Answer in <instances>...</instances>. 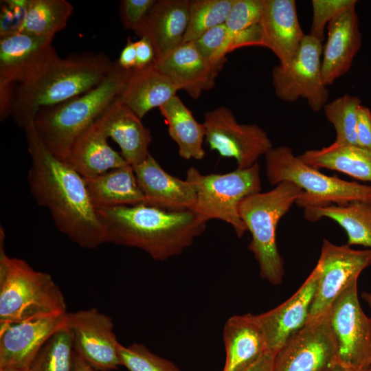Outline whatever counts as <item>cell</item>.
I'll return each instance as SVG.
<instances>
[{"label": "cell", "instance_id": "6da1fadb", "mask_svg": "<svg viewBox=\"0 0 371 371\" xmlns=\"http://www.w3.org/2000/svg\"><path fill=\"white\" fill-rule=\"evenodd\" d=\"M24 130L32 161L27 180L36 202L49 211L57 228L78 246L94 249L105 243L85 178L49 152L32 122Z\"/></svg>", "mask_w": 371, "mask_h": 371}, {"label": "cell", "instance_id": "7a4b0ae2", "mask_svg": "<svg viewBox=\"0 0 371 371\" xmlns=\"http://www.w3.org/2000/svg\"><path fill=\"white\" fill-rule=\"evenodd\" d=\"M115 62L102 53L54 56L23 80L0 85V118L19 127L33 122L39 109L85 93L99 85Z\"/></svg>", "mask_w": 371, "mask_h": 371}, {"label": "cell", "instance_id": "3957f363", "mask_svg": "<svg viewBox=\"0 0 371 371\" xmlns=\"http://www.w3.org/2000/svg\"><path fill=\"white\" fill-rule=\"evenodd\" d=\"M97 213L105 243L141 249L160 261L191 246L207 223L192 210H170L144 203L99 209Z\"/></svg>", "mask_w": 371, "mask_h": 371}, {"label": "cell", "instance_id": "277c9868", "mask_svg": "<svg viewBox=\"0 0 371 371\" xmlns=\"http://www.w3.org/2000/svg\"><path fill=\"white\" fill-rule=\"evenodd\" d=\"M132 70L115 62L112 70L96 87L60 104L39 109L32 123L49 152L67 161L77 138L119 98Z\"/></svg>", "mask_w": 371, "mask_h": 371}, {"label": "cell", "instance_id": "5b68a950", "mask_svg": "<svg viewBox=\"0 0 371 371\" xmlns=\"http://www.w3.org/2000/svg\"><path fill=\"white\" fill-rule=\"evenodd\" d=\"M5 232L0 228V326L66 313L65 297L47 273L26 261L8 256Z\"/></svg>", "mask_w": 371, "mask_h": 371}, {"label": "cell", "instance_id": "8992f818", "mask_svg": "<svg viewBox=\"0 0 371 371\" xmlns=\"http://www.w3.org/2000/svg\"><path fill=\"white\" fill-rule=\"evenodd\" d=\"M304 192L297 185L283 181L268 192L247 196L239 205L240 216L251 235L248 249L258 263L261 278L273 285L281 284L284 272L276 244L277 225Z\"/></svg>", "mask_w": 371, "mask_h": 371}, {"label": "cell", "instance_id": "52a82bcc", "mask_svg": "<svg viewBox=\"0 0 371 371\" xmlns=\"http://www.w3.org/2000/svg\"><path fill=\"white\" fill-rule=\"evenodd\" d=\"M265 157L266 175L271 186L290 181L304 191L295 202L299 207L332 203L344 205L353 201L371 203V186L326 175L295 156L289 146L273 147Z\"/></svg>", "mask_w": 371, "mask_h": 371}, {"label": "cell", "instance_id": "ba28073f", "mask_svg": "<svg viewBox=\"0 0 371 371\" xmlns=\"http://www.w3.org/2000/svg\"><path fill=\"white\" fill-rule=\"evenodd\" d=\"M186 179L196 192L192 211L207 222L218 219L229 224L239 238L244 235L247 229L240 216L238 207L243 199L262 190L258 162L250 168H236L225 174L202 175L190 167Z\"/></svg>", "mask_w": 371, "mask_h": 371}, {"label": "cell", "instance_id": "9c48e42d", "mask_svg": "<svg viewBox=\"0 0 371 371\" xmlns=\"http://www.w3.org/2000/svg\"><path fill=\"white\" fill-rule=\"evenodd\" d=\"M357 281L350 283L334 300L326 313L344 367L367 370L371 368V318L361 307Z\"/></svg>", "mask_w": 371, "mask_h": 371}, {"label": "cell", "instance_id": "30bf717a", "mask_svg": "<svg viewBox=\"0 0 371 371\" xmlns=\"http://www.w3.org/2000/svg\"><path fill=\"white\" fill-rule=\"evenodd\" d=\"M322 48L321 41L305 34L293 59L273 68L272 83L279 99L293 102L304 98L315 112L324 107L329 91L322 74Z\"/></svg>", "mask_w": 371, "mask_h": 371}, {"label": "cell", "instance_id": "8fae6325", "mask_svg": "<svg viewBox=\"0 0 371 371\" xmlns=\"http://www.w3.org/2000/svg\"><path fill=\"white\" fill-rule=\"evenodd\" d=\"M203 124L210 150H216L223 157L235 159L237 168L251 167L273 148L264 129L257 124L238 122L225 106L205 112Z\"/></svg>", "mask_w": 371, "mask_h": 371}, {"label": "cell", "instance_id": "7c38bea8", "mask_svg": "<svg viewBox=\"0 0 371 371\" xmlns=\"http://www.w3.org/2000/svg\"><path fill=\"white\" fill-rule=\"evenodd\" d=\"M370 265L371 249L357 250L324 238L316 265L319 277L308 322L326 315L338 295Z\"/></svg>", "mask_w": 371, "mask_h": 371}, {"label": "cell", "instance_id": "4fadbf2b", "mask_svg": "<svg viewBox=\"0 0 371 371\" xmlns=\"http://www.w3.org/2000/svg\"><path fill=\"white\" fill-rule=\"evenodd\" d=\"M339 365L326 315L307 324L276 352L272 371H330Z\"/></svg>", "mask_w": 371, "mask_h": 371}, {"label": "cell", "instance_id": "5bb4252c", "mask_svg": "<svg viewBox=\"0 0 371 371\" xmlns=\"http://www.w3.org/2000/svg\"><path fill=\"white\" fill-rule=\"evenodd\" d=\"M74 350L97 371L121 366L119 346L111 318L96 308L67 313Z\"/></svg>", "mask_w": 371, "mask_h": 371}, {"label": "cell", "instance_id": "9a60e30c", "mask_svg": "<svg viewBox=\"0 0 371 371\" xmlns=\"http://www.w3.org/2000/svg\"><path fill=\"white\" fill-rule=\"evenodd\" d=\"M67 313H55L0 326V369L29 370L47 339L67 324Z\"/></svg>", "mask_w": 371, "mask_h": 371}, {"label": "cell", "instance_id": "2e32d148", "mask_svg": "<svg viewBox=\"0 0 371 371\" xmlns=\"http://www.w3.org/2000/svg\"><path fill=\"white\" fill-rule=\"evenodd\" d=\"M319 271L315 266L299 289L280 306L259 315L267 350L277 352L308 322L317 286Z\"/></svg>", "mask_w": 371, "mask_h": 371}, {"label": "cell", "instance_id": "e0dca14e", "mask_svg": "<svg viewBox=\"0 0 371 371\" xmlns=\"http://www.w3.org/2000/svg\"><path fill=\"white\" fill-rule=\"evenodd\" d=\"M225 63H213L204 58L193 41L179 47L155 60L153 65L166 74L178 90L196 99L213 88Z\"/></svg>", "mask_w": 371, "mask_h": 371}, {"label": "cell", "instance_id": "ac0fdd59", "mask_svg": "<svg viewBox=\"0 0 371 371\" xmlns=\"http://www.w3.org/2000/svg\"><path fill=\"white\" fill-rule=\"evenodd\" d=\"M259 25L263 47L269 49L282 65L296 55L305 36L301 28L294 0H263Z\"/></svg>", "mask_w": 371, "mask_h": 371}, {"label": "cell", "instance_id": "d6986e66", "mask_svg": "<svg viewBox=\"0 0 371 371\" xmlns=\"http://www.w3.org/2000/svg\"><path fill=\"white\" fill-rule=\"evenodd\" d=\"M54 38L26 32L0 40V85L20 81L57 54Z\"/></svg>", "mask_w": 371, "mask_h": 371}, {"label": "cell", "instance_id": "ffe728a7", "mask_svg": "<svg viewBox=\"0 0 371 371\" xmlns=\"http://www.w3.org/2000/svg\"><path fill=\"white\" fill-rule=\"evenodd\" d=\"M353 5L327 25V40L322 48V74L326 86L347 73L361 45L359 19Z\"/></svg>", "mask_w": 371, "mask_h": 371}, {"label": "cell", "instance_id": "44dd1931", "mask_svg": "<svg viewBox=\"0 0 371 371\" xmlns=\"http://www.w3.org/2000/svg\"><path fill=\"white\" fill-rule=\"evenodd\" d=\"M133 168L146 204L170 210H193L196 195L192 185L165 171L150 154Z\"/></svg>", "mask_w": 371, "mask_h": 371}, {"label": "cell", "instance_id": "7402d4cb", "mask_svg": "<svg viewBox=\"0 0 371 371\" xmlns=\"http://www.w3.org/2000/svg\"><path fill=\"white\" fill-rule=\"evenodd\" d=\"M106 134L121 149V155L132 167L142 162L150 155L148 146L152 135L141 119L118 98L98 119Z\"/></svg>", "mask_w": 371, "mask_h": 371}, {"label": "cell", "instance_id": "603a6c76", "mask_svg": "<svg viewBox=\"0 0 371 371\" xmlns=\"http://www.w3.org/2000/svg\"><path fill=\"white\" fill-rule=\"evenodd\" d=\"M226 358L223 371H245L267 351L266 338L257 315L230 317L223 328Z\"/></svg>", "mask_w": 371, "mask_h": 371}, {"label": "cell", "instance_id": "cb8c5ba5", "mask_svg": "<svg viewBox=\"0 0 371 371\" xmlns=\"http://www.w3.org/2000/svg\"><path fill=\"white\" fill-rule=\"evenodd\" d=\"M188 22L189 0L156 1L139 34L150 41L155 52V61L183 43Z\"/></svg>", "mask_w": 371, "mask_h": 371}, {"label": "cell", "instance_id": "d4e9b609", "mask_svg": "<svg viewBox=\"0 0 371 371\" xmlns=\"http://www.w3.org/2000/svg\"><path fill=\"white\" fill-rule=\"evenodd\" d=\"M107 139L95 121L77 138L66 162L86 179L129 165Z\"/></svg>", "mask_w": 371, "mask_h": 371}, {"label": "cell", "instance_id": "484cf974", "mask_svg": "<svg viewBox=\"0 0 371 371\" xmlns=\"http://www.w3.org/2000/svg\"><path fill=\"white\" fill-rule=\"evenodd\" d=\"M179 91L171 80L153 64L132 70L118 99L140 119L160 107Z\"/></svg>", "mask_w": 371, "mask_h": 371}, {"label": "cell", "instance_id": "4316f807", "mask_svg": "<svg viewBox=\"0 0 371 371\" xmlns=\"http://www.w3.org/2000/svg\"><path fill=\"white\" fill-rule=\"evenodd\" d=\"M85 179L96 210L146 204V197L130 165Z\"/></svg>", "mask_w": 371, "mask_h": 371}, {"label": "cell", "instance_id": "83f0119b", "mask_svg": "<svg viewBox=\"0 0 371 371\" xmlns=\"http://www.w3.org/2000/svg\"><path fill=\"white\" fill-rule=\"evenodd\" d=\"M298 157L315 169L336 170L371 182V150L358 145L334 142L321 149L306 150Z\"/></svg>", "mask_w": 371, "mask_h": 371}, {"label": "cell", "instance_id": "f1b7e54d", "mask_svg": "<svg viewBox=\"0 0 371 371\" xmlns=\"http://www.w3.org/2000/svg\"><path fill=\"white\" fill-rule=\"evenodd\" d=\"M159 109L168 126L169 135L177 144L181 157L187 160L202 159L205 155L203 142L205 128L203 123L194 119L192 112L177 95Z\"/></svg>", "mask_w": 371, "mask_h": 371}, {"label": "cell", "instance_id": "f546056e", "mask_svg": "<svg viewBox=\"0 0 371 371\" xmlns=\"http://www.w3.org/2000/svg\"><path fill=\"white\" fill-rule=\"evenodd\" d=\"M304 210L308 221L328 218L337 223L348 236V245L371 249V203L353 201L344 205L307 206Z\"/></svg>", "mask_w": 371, "mask_h": 371}, {"label": "cell", "instance_id": "4dcf8cb0", "mask_svg": "<svg viewBox=\"0 0 371 371\" xmlns=\"http://www.w3.org/2000/svg\"><path fill=\"white\" fill-rule=\"evenodd\" d=\"M73 10L65 0H28L22 32L54 38L66 27Z\"/></svg>", "mask_w": 371, "mask_h": 371}, {"label": "cell", "instance_id": "1f68e13d", "mask_svg": "<svg viewBox=\"0 0 371 371\" xmlns=\"http://www.w3.org/2000/svg\"><path fill=\"white\" fill-rule=\"evenodd\" d=\"M74 352L71 334L66 324L42 346L29 371H72Z\"/></svg>", "mask_w": 371, "mask_h": 371}, {"label": "cell", "instance_id": "d6a6232c", "mask_svg": "<svg viewBox=\"0 0 371 371\" xmlns=\"http://www.w3.org/2000/svg\"><path fill=\"white\" fill-rule=\"evenodd\" d=\"M234 0L189 1V22L183 43L194 41L205 32L224 24Z\"/></svg>", "mask_w": 371, "mask_h": 371}, {"label": "cell", "instance_id": "836d02e7", "mask_svg": "<svg viewBox=\"0 0 371 371\" xmlns=\"http://www.w3.org/2000/svg\"><path fill=\"white\" fill-rule=\"evenodd\" d=\"M360 99L355 95L345 94L323 108L326 119L336 131L337 143L357 144L356 126Z\"/></svg>", "mask_w": 371, "mask_h": 371}, {"label": "cell", "instance_id": "e575fe53", "mask_svg": "<svg viewBox=\"0 0 371 371\" xmlns=\"http://www.w3.org/2000/svg\"><path fill=\"white\" fill-rule=\"evenodd\" d=\"M119 353L121 366L129 371H180L175 363L154 354L141 344L127 346L120 344Z\"/></svg>", "mask_w": 371, "mask_h": 371}, {"label": "cell", "instance_id": "d590c367", "mask_svg": "<svg viewBox=\"0 0 371 371\" xmlns=\"http://www.w3.org/2000/svg\"><path fill=\"white\" fill-rule=\"evenodd\" d=\"M193 42L201 54L213 63H225L226 54L234 50L233 32L225 23L210 29Z\"/></svg>", "mask_w": 371, "mask_h": 371}, {"label": "cell", "instance_id": "8d00e7d4", "mask_svg": "<svg viewBox=\"0 0 371 371\" xmlns=\"http://www.w3.org/2000/svg\"><path fill=\"white\" fill-rule=\"evenodd\" d=\"M355 0H313V16L309 34L322 42L326 26L348 8L356 5Z\"/></svg>", "mask_w": 371, "mask_h": 371}, {"label": "cell", "instance_id": "74e56055", "mask_svg": "<svg viewBox=\"0 0 371 371\" xmlns=\"http://www.w3.org/2000/svg\"><path fill=\"white\" fill-rule=\"evenodd\" d=\"M263 7V0H234L225 24L232 32L259 25Z\"/></svg>", "mask_w": 371, "mask_h": 371}, {"label": "cell", "instance_id": "f35d334b", "mask_svg": "<svg viewBox=\"0 0 371 371\" xmlns=\"http://www.w3.org/2000/svg\"><path fill=\"white\" fill-rule=\"evenodd\" d=\"M28 0L1 1V38L22 32Z\"/></svg>", "mask_w": 371, "mask_h": 371}, {"label": "cell", "instance_id": "ab89813d", "mask_svg": "<svg viewBox=\"0 0 371 371\" xmlns=\"http://www.w3.org/2000/svg\"><path fill=\"white\" fill-rule=\"evenodd\" d=\"M156 1V0L122 1L120 10L123 25L139 35Z\"/></svg>", "mask_w": 371, "mask_h": 371}, {"label": "cell", "instance_id": "60d3db41", "mask_svg": "<svg viewBox=\"0 0 371 371\" xmlns=\"http://www.w3.org/2000/svg\"><path fill=\"white\" fill-rule=\"evenodd\" d=\"M356 135L357 144L371 150V111L361 104L357 113Z\"/></svg>", "mask_w": 371, "mask_h": 371}, {"label": "cell", "instance_id": "b9f144b4", "mask_svg": "<svg viewBox=\"0 0 371 371\" xmlns=\"http://www.w3.org/2000/svg\"><path fill=\"white\" fill-rule=\"evenodd\" d=\"M137 62L135 69H142L153 64L155 52L150 41L142 36L136 41Z\"/></svg>", "mask_w": 371, "mask_h": 371}, {"label": "cell", "instance_id": "7bdbcfd3", "mask_svg": "<svg viewBox=\"0 0 371 371\" xmlns=\"http://www.w3.org/2000/svg\"><path fill=\"white\" fill-rule=\"evenodd\" d=\"M136 62V41H133L131 38L128 37L126 45L120 53L117 63L122 68L127 70H131L135 68Z\"/></svg>", "mask_w": 371, "mask_h": 371}, {"label": "cell", "instance_id": "ee69618b", "mask_svg": "<svg viewBox=\"0 0 371 371\" xmlns=\"http://www.w3.org/2000/svg\"><path fill=\"white\" fill-rule=\"evenodd\" d=\"M276 352L267 350L245 371H272Z\"/></svg>", "mask_w": 371, "mask_h": 371}, {"label": "cell", "instance_id": "f6af8a7d", "mask_svg": "<svg viewBox=\"0 0 371 371\" xmlns=\"http://www.w3.org/2000/svg\"><path fill=\"white\" fill-rule=\"evenodd\" d=\"M72 371H97L90 365H89L75 351L73 358V370Z\"/></svg>", "mask_w": 371, "mask_h": 371}, {"label": "cell", "instance_id": "bcb514c9", "mask_svg": "<svg viewBox=\"0 0 371 371\" xmlns=\"http://www.w3.org/2000/svg\"><path fill=\"white\" fill-rule=\"evenodd\" d=\"M370 368L367 369V370H357V369L346 368V367H344L342 366L338 365L337 366H336L335 368H334L330 371H370Z\"/></svg>", "mask_w": 371, "mask_h": 371}, {"label": "cell", "instance_id": "7dc6e473", "mask_svg": "<svg viewBox=\"0 0 371 371\" xmlns=\"http://www.w3.org/2000/svg\"><path fill=\"white\" fill-rule=\"evenodd\" d=\"M361 297L371 310V293L363 292Z\"/></svg>", "mask_w": 371, "mask_h": 371}, {"label": "cell", "instance_id": "c3c4849f", "mask_svg": "<svg viewBox=\"0 0 371 371\" xmlns=\"http://www.w3.org/2000/svg\"><path fill=\"white\" fill-rule=\"evenodd\" d=\"M0 371H29V370H19V369H14V368H4V369H0Z\"/></svg>", "mask_w": 371, "mask_h": 371}, {"label": "cell", "instance_id": "681fc988", "mask_svg": "<svg viewBox=\"0 0 371 371\" xmlns=\"http://www.w3.org/2000/svg\"><path fill=\"white\" fill-rule=\"evenodd\" d=\"M370 371H371V368H370Z\"/></svg>", "mask_w": 371, "mask_h": 371}]
</instances>
